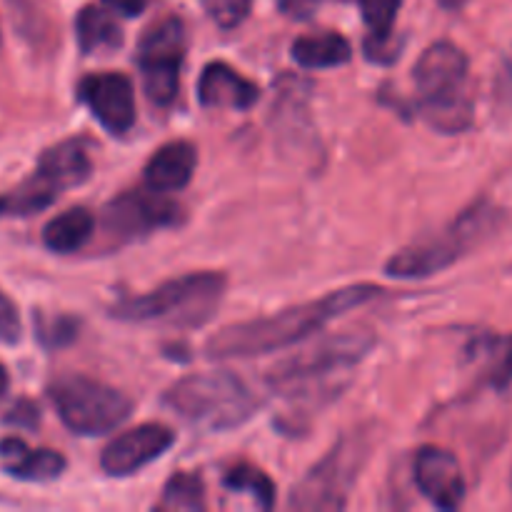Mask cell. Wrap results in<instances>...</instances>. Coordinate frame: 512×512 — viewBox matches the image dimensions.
Returning a JSON list of instances; mask_svg holds the SVG:
<instances>
[{
    "label": "cell",
    "instance_id": "cell-1",
    "mask_svg": "<svg viewBox=\"0 0 512 512\" xmlns=\"http://www.w3.org/2000/svg\"><path fill=\"white\" fill-rule=\"evenodd\" d=\"M383 288L370 283L348 285L328 293L320 300L293 305L283 313L268 315V318L245 320V323L228 325L218 335L205 343L208 358H255V355L273 353V350L290 348L300 340L310 338L313 333L323 330L330 320L340 318L348 310L360 308L370 300L380 298Z\"/></svg>",
    "mask_w": 512,
    "mask_h": 512
},
{
    "label": "cell",
    "instance_id": "cell-2",
    "mask_svg": "<svg viewBox=\"0 0 512 512\" xmlns=\"http://www.w3.org/2000/svg\"><path fill=\"white\" fill-rule=\"evenodd\" d=\"M373 343V335L368 333H345L323 340L315 348L275 365L268 375L270 388L293 403L313 400L320 405L340 395Z\"/></svg>",
    "mask_w": 512,
    "mask_h": 512
},
{
    "label": "cell",
    "instance_id": "cell-3",
    "mask_svg": "<svg viewBox=\"0 0 512 512\" xmlns=\"http://www.w3.org/2000/svg\"><path fill=\"white\" fill-rule=\"evenodd\" d=\"M418 110L440 133H463L473 123V85L468 55L455 43H433L413 70Z\"/></svg>",
    "mask_w": 512,
    "mask_h": 512
},
{
    "label": "cell",
    "instance_id": "cell-4",
    "mask_svg": "<svg viewBox=\"0 0 512 512\" xmlns=\"http://www.w3.org/2000/svg\"><path fill=\"white\" fill-rule=\"evenodd\" d=\"M223 273H188L165 280L150 293L128 298L113 308V318L128 323H163L173 328H198L213 318L225 295Z\"/></svg>",
    "mask_w": 512,
    "mask_h": 512
},
{
    "label": "cell",
    "instance_id": "cell-5",
    "mask_svg": "<svg viewBox=\"0 0 512 512\" xmlns=\"http://www.w3.org/2000/svg\"><path fill=\"white\" fill-rule=\"evenodd\" d=\"M163 403L190 425L210 433L238 428L258 410L253 390L233 373L188 375L170 385Z\"/></svg>",
    "mask_w": 512,
    "mask_h": 512
},
{
    "label": "cell",
    "instance_id": "cell-6",
    "mask_svg": "<svg viewBox=\"0 0 512 512\" xmlns=\"http://www.w3.org/2000/svg\"><path fill=\"white\" fill-rule=\"evenodd\" d=\"M498 220V208L480 200L463 210L460 218H455L438 235L398 250L385 265V273L393 278H428V275L440 273L463 258L468 250H473L480 240L488 238L498 228Z\"/></svg>",
    "mask_w": 512,
    "mask_h": 512
},
{
    "label": "cell",
    "instance_id": "cell-7",
    "mask_svg": "<svg viewBox=\"0 0 512 512\" xmlns=\"http://www.w3.org/2000/svg\"><path fill=\"white\" fill-rule=\"evenodd\" d=\"M48 395L65 428L75 435H105L133 413L128 395L85 375L58 378L48 388Z\"/></svg>",
    "mask_w": 512,
    "mask_h": 512
},
{
    "label": "cell",
    "instance_id": "cell-8",
    "mask_svg": "<svg viewBox=\"0 0 512 512\" xmlns=\"http://www.w3.org/2000/svg\"><path fill=\"white\" fill-rule=\"evenodd\" d=\"M368 458L365 435H350L340 440L290 493L293 510H343L348 495L358 480L360 468Z\"/></svg>",
    "mask_w": 512,
    "mask_h": 512
},
{
    "label": "cell",
    "instance_id": "cell-9",
    "mask_svg": "<svg viewBox=\"0 0 512 512\" xmlns=\"http://www.w3.org/2000/svg\"><path fill=\"white\" fill-rule=\"evenodd\" d=\"M185 55V28L178 18H163L150 25L138 45V63L150 103L170 105L180 88V65Z\"/></svg>",
    "mask_w": 512,
    "mask_h": 512
},
{
    "label": "cell",
    "instance_id": "cell-10",
    "mask_svg": "<svg viewBox=\"0 0 512 512\" xmlns=\"http://www.w3.org/2000/svg\"><path fill=\"white\" fill-rule=\"evenodd\" d=\"M78 95L108 133L125 135L135 125V88L128 75H85L78 85Z\"/></svg>",
    "mask_w": 512,
    "mask_h": 512
},
{
    "label": "cell",
    "instance_id": "cell-11",
    "mask_svg": "<svg viewBox=\"0 0 512 512\" xmlns=\"http://www.w3.org/2000/svg\"><path fill=\"white\" fill-rule=\"evenodd\" d=\"M178 218V205L158 190H150V193L130 190V193L115 198L105 210V223H108L110 233L120 235V238H135V235H145L150 230L168 228V225L178 223Z\"/></svg>",
    "mask_w": 512,
    "mask_h": 512
},
{
    "label": "cell",
    "instance_id": "cell-12",
    "mask_svg": "<svg viewBox=\"0 0 512 512\" xmlns=\"http://www.w3.org/2000/svg\"><path fill=\"white\" fill-rule=\"evenodd\" d=\"M175 443V433L165 425L145 423L118 435L100 455V465L110 478H128L148 463L168 453Z\"/></svg>",
    "mask_w": 512,
    "mask_h": 512
},
{
    "label": "cell",
    "instance_id": "cell-13",
    "mask_svg": "<svg viewBox=\"0 0 512 512\" xmlns=\"http://www.w3.org/2000/svg\"><path fill=\"white\" fill-rule=\"evenodd\" d=\"M415 483L420 493L440 510L460 508L465 498V475L458 458L438 445H425L415 453Z\"/></svg>",
    "mask_w": 512,
    "mask_h": 512
},
{
    "label": "cell",
    "instance_id": "cell-14",
    "mask_svg": "<svg viewBox=\"0 0 512 512\" xmlns=\"http://www.w3.org/2000/svg\"><path fill=\"white\" fill-rule=\"evenodd\" d=\"M198 98L205 108L250 110L258 103L260 88L228 63H210L200 75Z\"/></svg>",
    "mask_w": 512,
    "mask_h": 512
},
{
    "label": "cell",
    "instance_id": "cell-15",
    "mask_svg": "<svg viewBox=\"0 0 512 512\" xmlns=\"http://www.w3.org/2000/svg\"><path fill=\"white\" fill-rule=\"evenodd\" d=\"M93 173V160L88 155V143L83 138H70L45 150L38 160L35 175L53 190L75 188L85 183Z\"/></svg>",
    "mask_w": 512,
    "mask_h": 512
},
{
    "label": "cell",
    "instance_id": "cell-16",
    "mask_svg": "<svg viewBox=\"0 0 512 512\" xmlns=\"http://www.w3.org/2000/svg\"><path fill=\"white\" fill-rule=\"evenodd\" d=\"M198 150L188 140H173L153 153L145 165V185L158 193H175L193 180Z\"/></svg>",
    "mask_w": 512,
    "mask_h": 512
},
{
    "label": "cell",
    "instance_id": "cell-17",
    "mask_svg": "<svg viewBox=\"0 0 512 512\" xmlns=\"http://www.w3.org/2000/svg\"><path fill=\"white\" fill-rule=\"evenodd\" d=\"M0 460L13 478L30 483H48L65 470L63 455L48 448L30 450L20 438L0 440Z\"/></svg>",
    "mask_w": 512,
    "mask_h": 512
},
{
    "label": "cell",
    "instance_id": "cell-18",
    "mask_svg": "<svg viewBox=\"0 0 512 512\" xmlns=\"http://www.w3.org/2000/svg\"><path fill=\"white\" fill-rule=\"evenodd\" d=\"M95 218L90 210L85 208H70L65 213L55 215L43 230V243L53 253L68 255L83 248L90 238H93Z\"/></svg>",
    "mask_w": 512,
    "mask_h": 512
},
{
    "label": "cell",
    "instance_id": "cell-19",
    "mask_svg": "<svg viewBox=\"0 0 512 512\" xmlns=\"http://www.w3.org/2000/svg\"><path fill=\"white\" fill-rule=\"evenodd\" d=\"M75 30H78V45L85 55L110 53V50H118L123 45L120 25L115 23L108 10L98 8V5H85L80 10Z\"/></svg>",
    "mask_w": 512,
    "mask_h": 512
},
{
    "label": "cell",
    "instance_id": "cell-20",
    "mask_svg": "<svg viewBox=\"0 0 512 512\" xmlns=\"http://www.w3.org/2000/svg\"><path fill=\"white\" fill-rule=\"evenodd\" d=\"M353 58V48L340 33L305 35L293 43V60L308 70L335 68Z\"/></svg>",
    "mask_w": 512,
    "mask_h": 512
},
{
    "label": "cell",
    "instance_id": "cell-21",
    "mask_svg": "<svg viewBox=\"0 0 512 512\" xmlns=\"http://www.w3.org/2000/svg\"><path fill=\"white\" fill-rule=\"evenodd\" d=\"M400 3L403 0H360V10H363V18L370 28V40L365 43L370 60L388 63V60L395 58L393 53H388V40L390 33H393Z\"/></svg>",
    "mask_w": 512,
    "mask_h": 512
},
{
    "label": "cell",
    "instance_id": "cell-22",
    "mask_svg": "<svg viewBox=\"0 0 512 512\" xmlns=\"http://www.w3.org/2000/svg\"><path fill=\"white\" fill-rule=\"evenodd\" d=\"M473 353L485 363V378L493 388L512 385V335H485L473 345Z\"/></svg>",
    "mask_w": 512,
    "mask_h": 512
},
{
    "label": "cell",
    "instance_id": "cell-23",
    "mask_svg": "<svg viewBox=\"0 0 512 512\" xmlns=\"http://www.w3.org/2000/svg\"><path fill=\"white\" fill-rule=\"evenodd\" d=\"M158 510L200 512L205 510V485L198 473H175L163 490Z\"/></svg>",
    "mask_w": 512,
    "mask_h": 512
},
{
    "label": "cell",
    "instance_id": "cell-24",
    "mask_svg": "<svg viewBox=\"0 0 512 512\" xmlns=\"http://www.w3.org/2000/svg\"><path fill=\"white\" fill-rule=\"evenodd\" d=\"M225 488L235 490V493L253 495L255 503L265 510L275 505L273 480H270L263 470L255 468V465L240 463L235 465V468H230L228 475H225Z\"/></svg>",
    "mask_w": 512,
    "mask_h": 512
},
{
    "label": "cell",
    "instance_id": "cell-25",
    "mask_svg": "<svg viewBox=\"0 0 512 512\" xmlns=\"http://www.w3.org/2000/svg\"><path fill=\"white\" fill-rule=\"evenodd\" d=\"M205 13L218 28L233 30L250 15V0H203Z\"/></svg>",
    "mask_w": 512,
    "mask_h": 512
},
{
    "label": "cell",
    "instance_id": "cell-26",
    "mask_svg": "<svg viewBox=\"0 0 512 512\" xmlns=\"http://www.w3.org/2000/svg\"><path fill=\"white\" fill-rule=\"evenodd\" d=\"M23 335V323L13 300L0 290V343L15 345Z\"/></svg>",
    "mask_w": 512,
    "mask_h": 512
},
{
    "label": "cell",
    "instance_id": "cell-27",
    "mask_svg": "<svg viewBox=\"0 0 512 512\" xmlns=\"http://www.w3.org/2000/svg\"><path fill=\"white\" fill-rule=\"evenodd\" d=\"M40 338H43L48 345H65L75 338V328L70 320H58L53 328L40 330Z\"/></svg>",
    "mask_w": 512,
    "mask_h": 512
},
{
    "label": "cell",
    "instance_id": "cell-28",
    "mask_svg": "<svg viewBox=\"0 0 512 512\" xmlns=\"http://www.w3.org/2000/svg\"><path fill=\"white\" fill-rule=\"evenodd\" d=\"M278 3L280 8L288 15H293V18H308V15H313L315 10L323 3H328V0H278Z\"/></svg>",
    "mask_w": 512,
    "mask_h": 512
},
{
    "label": "cell",
    "instance_id": "cell-29",
    "mask_svg": "<svg viewBox=\"0 0 512 512\" xmlns=\"http://www.w3.org/2000/svg\"><path fill=\"white\" fill-rule=\"evenodd\" d=\"M5 420L13 425H30V428H33V425L38 423V408H35L33 403H28V400H20Z\"/></svg>",
    "mask_w": 512,
    "mask_h": 512
},
{
    "label": "cell",
    "instance_id": "cell-30",
    "mask_svg": "<svg viewBox=\"0 0 512 512\" xmlns=\"http://www.w3.org/2000/svg\"><path fill=\"white\" fill-rule=\"evenodd\" d=\"M103 3L113 8L115 13L128 15V18H135V15H140L148 8V0H103Z\"/></svg>",
    "mask_w": 512,
    "mask_h": 512
},
{
    "label": "cell",
    "instance_id": "cell-31",
    "mask_svg": "<svg viewBox=\"0 0 512 512\" xmlns=\"http://www.w3.org/2000/svg\"><path fill=\"white\" fill-rule=\"evenodd\" d=\"M8 385H10L8 370H5L3 365H0V398H3V395H5V390H8Z\"/></svg>",
    "mask_w": 512,
    "mask_h": 512
},
{
    "label": "cell",
    "instance_id": "cell-32",
    "mask_svg": "<svg viewBox=\"0 0 512 512\" xmlns=\"http://www.w3.org/2000/svg\"><path fill=\"white\" fill-rule=\"evenodd\" d=\"M0 50H3V33H0Z\"/></svg>",
    "mask_w": 512,
    "mask_h": 512
}]
</instances>
